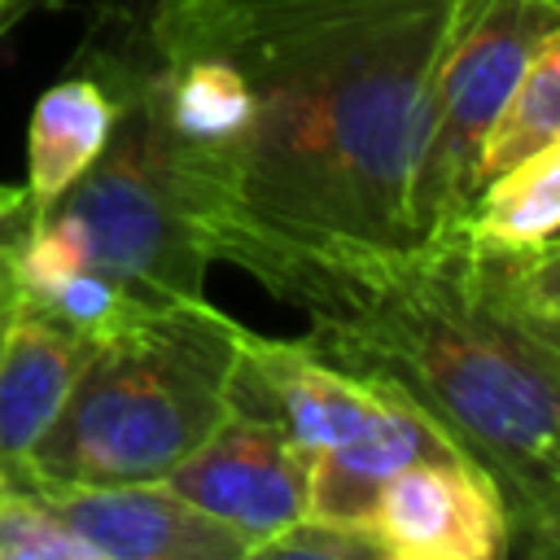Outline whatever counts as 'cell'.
<instances>
[{"label":"cell","instance_id":"9a60e30c","mask_svg":"<svg viewBox=\"0 0 560 560\" xmlns=\"http://www.w3.org/2000/svg\"><path fill=\"white\" fill-rule=\"evenodd\" d=\"M560 144V26L525 61L503 114L481 144V184L521 158Z\"/></svg>","mask_w":560,"mask_h":560},{"label":"cell","instance_id":"52a82bcc","mask_svg":"<svg viewBox=\"0 0 560 560\" xmlns=\"http://www.w3.org/2000/svg\"><path fill=\"white\" fill-rule=\"evenodd\" d=\"M381 560H503L512 516L494 477L464 455H429L398 468L368 521Z\"/></svg>","mask_w":560,"mask_h":560},{"label":"cell","instance_id":"277c9868","mask_svg":"<svg viewBox=\"0 0 560 560\" xmlns=\"http://www.w3.org/2000/svg\"><path fill=\"white\" fill-rule=\"evenodd\" d=\"M109 88L118 92V122L105 153L39 219H26V232L144 302L206 298L210 254L192 232L149 118L118 83Z\"/></svg>","mask_w":560,"mask_h":560},{"label":"cell","instance_id":"9c48e42d","mask_svg":"<svg viewBox=\"0 0 560 560\" xmlns=\"http://www.w3.org/2000/svg\"><path fill=\"white\" fill-rule=\"evenodd\" d=\"M92 560H249V542L158 481L39 486Z\"/></svg>","mask_w":560,"mask_h":560},{"label":"cell","instance_id":"7c38bea8","mask_svg":"<svg viewBox=\"0 0 560 560\" xmlns=\"http://www.w3.org/2000/svg\"><path fill=\"white\" fill-rule=\"evenodd\" d=\"M429 455H459V451L416 407H407L394 424H385L368 438L315 451V455H306V516L328 521V525L363 529L381 486L398 468H407L416 459H429Z\"/></svg>","mask_w":560,"mask_h":560},{"label":"cell","instance_id":"ac0fdd59","mask_svg":"<svg viewBox=\"0 0 560 560\" xmlns=\"http://www.w3.org/2000/svg\"><path fill=\"white\" fill-rule=\"evenodd\" d=\"M512 551H525L534 560H560V481L521 525H512Z\"/></svg>","mask_w":560,"mask_h":560},{"label":"cell","instance_id":"30bf717a","mask_svg":"<svg viewBox=\"0 0 560 560\" xmlns=\"http://www.w3.org/2000/svg\"><path fill=\"white\" fill-rule=\"evenodd\" d=\"M92 350L88 337L31 311L13 293L0 332V486H31V455L61 416Z\"/></svg>","mask_w":560,"mask_h":560},{"label":"cell","instance_id":"44dd1931","mask_svg":"<svg viewBox=\"0 0 560 560\" xmlns=\"http://www.w3.org/2000/svg\"><path fill=\"white\" fill-rule=\"evenodd\" d=\"M9 311H13V298L0 302V332H4V324H9Z\"/></svg>","mask_w":560,"mask_h":560},{"label":"cell","instance_id":"5bb4252c","mask_svg":"<svg viewBox=\"0 0 560 560\" xmlns=\"http://www.w3.org/2000/svg\"><path fill=\"white\" fill-rule=\"evenodd\" d=\"M472 271L494 311L560 350V236L521 249L472 245Z\"/></svg>","mask_w":560,"mask_h":560},{"label":"cell","instance_id":"d6986e66","mask_svg":"<svg viewBox=\"0 0 560 560\" xmlns=\"http://www.w3.org/2000/svg\"><path fill=\"white\" fill-rule=\"evenodd\" d=\"M26 219V192L18 184H0V302L13 298V271H9V245Z\"/></svg>","mask_w":560,"mask_h":560},{"label":"cell","instance_id":"e0dca14e","mask_svg":"<svg viewBox=\"0 0 560 560\" xmlns=\"http://www.w3.org/2000/svg\"><path fill=\"white\" fill-rule=\"evenodd\" d=\"M262 556H311V560H381L372 538L363 529H350V525H328V521H311L302 516L298 525H289L280 538H271Z\"/></svg>","mask_w":560,"mask_h":560},{"label":"cell","instance_id":"5b68a950","mask_svg":"<svg viewBox=\"0 0 560 560\" xmlns=\"http://www.w3.org/2000/svg\"><path fill=\"white\" fill-rule=\"evenodd\" d=\"M560 26L551 0H464L438 48L411 171V236L446 241L481 192V144L525 61Z\"/></svg>","mask_w":560,"mask_h":560},{"label":"cell","instance_id":"7a4b0ae2","mask_svg":"<svg viewBox=\"0 0 560 560\" xmlns=\"http://www.w3.org/2000/svg\"><path fill=\"white\" fill-rule=\"evenodd\" d=\"M315 354L372 376L481 464L521 525L560 481V350L516 328L477 284L468 236L341 249L276 293Z\"/></svg>","mask_w":560,"mask_h":560},{"label":"cell","instance_id":"7402d4cb","mask_svg":"<svg viewBox=\"0 0 560 560\" xmlns=\"http://www.w3.org/2000/svg\"><path fill=\"white\" fill-rule=\"evenodd\" d=\"M551 4H556V9H560V0H551Z\"/></svg>","mask_w":560,"mask_h":560},{"label":"cell","instance_id":"8992f818","mask_svg":"<svg viewBox=\"0 0 560 560\" xmlns=\"http://www.w3.org/2000/svg\"><path fill=\"white\" fill-rule=\"evenodd\" d=\"M411 402L389 385L359 376L324 354L311 341L241 332L236 372H232V411L262 416L280 424L302 455L368 438L394 424Z\"/></svg>","mask_w":560,"mask_h":560},{"label":"cell","instance_id":"6da1fadb","mask_svg":"<svg viewBox=\"0 0 560 560\" xmlns=\"http://www.w3.org/2000/svg\"><path fill=\"white\" fill-rule=\"evenodd\" d=\"M464 0H153V31L214 48L249 92L232 162L188 206L210 262L267 293L324 254L411 245L424 92Z\"/></svg>","mask_w":560,"mask_h":560},{"label":"cell","instance_id":"2e32d148","mask_svg":"<svg viewBox=\"0 0 560 560\" xmlns=\"http://www.w3.org/2000/svg\"><path fill=\"white\" fill-rule=\"evenodd\" d=\"M0 560H92L39 486H0Z\"/></svg>","mask_w":560,"mask_h":560},{"label":"cell","instance_id":"4fadbf2b","mask_svg":"<svg viewBox=\"0 0 560 560\" xmlns=\"http://www.w3.org/2000/svg\"><path fill=\"white\" fill-rule=\"evenodd\" d=\"M464 236L486 249H521L560 236V144L490 175L464 219Z\"/></svg>","mask_w":560,"mask_h":560},{"label":"cell","instance_id":"3957f363","mask_svg":"<svg viewBox=\"0 0 560 560\" xmlns=\"http://www.w3.org/2000/svg\"><path fill=\"white\" fill-rule=\"evenodd\" d=\"M241 332L210 298H188L101 341L31 455V486L166 477L232 416Z\"/></svg>","mask_w":560,"mask_h":560},{"label":"cell","instance_id":"ba28073f","mask_svg":"<svg viewBox=\"0 0 560 560\" xmlns=\"http://www.w3.org/2000/svg\"><path fill=\"white\" fill-rule=\"evenodd\" d=\"M179 499L249 542V560L306 516V455L271 420L232 411L162 477Z\"/></svg>","mask_w":560,"mask_h":560},{"label":"cell","instance_id":"ffe728a7","mask_svg":"<svg viewBox=\"0 0 560 560\" xmlns=\"http://www.w3.org/2000/svg\"><path fill=\"white\" fill-rule=\"evenodd\" d=\"M18 9H22V0H0V35H4V26L18 18Z\"/></svg>","mask_w":560,"mask_h":560},{"label":"cell","instance_id":"8fae6325","mask_svg":"<svg viewBox=\"0 0 560 560\" xmlns=\"http://www.w3.org/2000/svg\"><path fill=\"white\" fill-rule=\"evenodd\" d=\"M118 92L96 70H79L39 92L26 131V219H39L109 144Z\"/></svg>","mask_w":560,"mask_h":560}]
</instances>
